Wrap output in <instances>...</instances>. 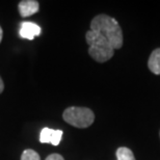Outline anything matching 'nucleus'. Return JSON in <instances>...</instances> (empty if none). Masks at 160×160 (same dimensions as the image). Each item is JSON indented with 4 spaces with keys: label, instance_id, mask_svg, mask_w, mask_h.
<instances>
[{
    "label": "nucleus",
    "instance_id": "f257e3e1",
    "mask_svg": "<svg viewBox=\"0 0 160 160\" xmlns=\"http://www.w3.org/2000/svg\"><path fill=\"white\" fill-rule=\"evenodd\" d=\"M91 30L104 37L113 49H121L123 46V31L116 19L107 15H98L91 22Z\"/></svg>",
    "mask_w": 160,
    "mask_h": 160
},
{
    "label": "nucleus",
    "instance_id": "f03ea898",
    "mask_svg": "<svg viewBox=\"0 0 160 160\" xmlns=\"http://www.w3.org/2000/svg\"><path fill=\"white\" fill-rule=\"evenodd\" d=\"M86 43L88 44V54L98 62L109 60L114 54V49L110 43L100 33L94 30H88L85 34Z\"/></svg>",
    "mask_w": 160,
    "mask_h": 160
},
{
    "label": "nucleus",
    "instance_id": "7ed1b4c3",
    "mask_svg": "<svg viewBox=\"0 0 160 160\" xmlns=\"http://www.w3.org/2000/svg\"><path fill=\"white\" fill-rule=\"evenodd\" d=\"M62 118L67 123L76 128H88L95 121L94 112L88 107H69L63 111Z\"/></svg>",
    "mask_w": 160,
    "mask_h": 160
},
{
    "label": "nucleus",
    "instance_id": "20e7f679",
    "mask_svg": "<svg viewBox=\"0 0 160 160\" xmlns=\"http://www.w3.org/2000/svg\"><path fill=\"white\" fill-rule=\"evenodd\" d=\"M63 132L62 130H53L50 128H44L40 134V142L43 143H52L53 146H58L62 140Z\"/></svg>",
    "mask_w": 160,
    "mask_h": 160
},
{
    "label": "nucleus",
    "instance_id": "39448f33",
    "mask_svg": "<svg viewBox=\"0 0 160 160\" xmlns=\"http://www.w3.org/2000/svg\"><path fill=\"white\" fill-rule=\"evenodd\" d=\"M41 27L36 23L32 22H23L20 25V30H19V34L22 39L27 40H33L34 38L41 34Z\"/></svg>",
    "mask_w": 160,
    "mask_h": 160
},
{
    "label": "nucleus",
    "instance_id": "423d86ee",
    "mask_svg": "<svg viewBox=\"0 0 160 160\" xmlns=\"http://www.w3.org/2000/svg\"><path fill=\"white\" fill-rule=\"evenodd\" d=\"M18 8L21 17L26 18L38 12L40 8V4L36 0H23V1H20Z\"/></svg>",
    "mask_w": 160,
    "mask_h": 160
},
{
    "label": "nucleus",
    "instance_id": "0eeeda50",
    "mask_svg": "<svg viewBox=\"0 0 160 160\" xmlns=\"http://www.w3.org/2000/svg\"><path fill=\"white\" fill-rule=\"evenodd\" d=\"M148 68L153 74L160 75V48L155 49L151 53L148 60Z\"/></svg>",
    "mask_w": 160,
    "mask_h": 160
},
{
    "label": "nucleus",
    "instance_id": "6e6552de",
    "mask_svg": "<svg viewBox=\"0 0 160 160\" xmlns=\"http://www.w3.org/2000/svg\"><path fill=\"white\" fill-rule=\"evenodd\" d=\"M117 160H135L133 152L129 148L121 147L117 150Z\"/></svg>",
    "mask_w": 160,
    "mask_h": 160
},
{
    "label": "nucleus",
    "instance_id": "1a4fd4ad",
    "mask_svg": "<svg viewBox=\"0 0 160 160\" xmlns=\"http://www.w3.org/2000/svg\"><path fill=\"white\" fill-rule=\"evenodd\" d=\"M21 160H41V158H40V155L38 154L36 151L28 149V150H25V151L22 153Z\"/></svg>",
    "mask_w": 160,
    "mask_h": 160
},
{
    "label": "nucleus",
    "instance_id": "9d476101",
    "mask_svg": "<svg viewBox=\"0 0 160 160\" xmlns=\"http://www.w3.org/2000/svg\"><path fill=\"white\" fill-rule=\"evenodd\" d=\"M46 160H65V158L59 154H51L46 158Z\"/></svg>",
    "mask_w": 160,
    "mask_h": 160
},
{
    "label": "nucleus",
    "instance_id": "9b49d317",
    "mask_svg": "<svg viewBox=\"0 0 160 160\" xmlns=\"http://www.w3.org/2000/svg\"><path fill=\"white\" fill-rule=\"evenodd\" d=\"M3 89H4V84H3V81H2L1 77H0V94L3 92Z\"/></svg>",
    "mask_w": 160,
    "mask_h": 160
},
{
    "label": "nucleus",
    "instance_id": "f8f14e48",
    "mask_svg": "<svg viewBox=\"0 0 160 160\" xmlns=\"http://www.w3.org/2000/svg\"><path fill=\"white\" fill-rule=\"evenodd\" d=\"M2 36H3V31H2V28L0 27V43H1V41H2Z\"/></svg>",
    "mask_w": 160,
    "mask_h": 160
},
{
    "label": "nucleus",
    "instance_id": "ddd939ff",
    "mask_svg": "<svg viewBox=\"0 0 160 160\" xmlns=\"http://www.w3.org/2000/svg\"><path fill=\"white\" fill-rule=\"evenodd\" d=\"M159 136H160V132H159Z\"/></svg>",
    "mask_w": 160,
    "mask_h": 160
}]
</instances>
